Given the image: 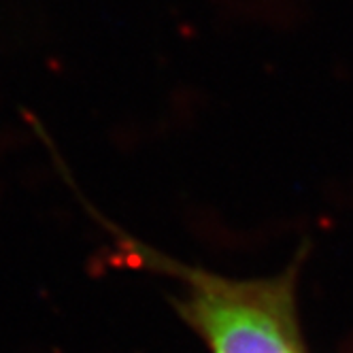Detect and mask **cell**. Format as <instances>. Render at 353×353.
I'll use <instances>...</instances> for the list:
<instances>
[{"mask_svg": "<svg viewBox=\"0 0 353 353\" xmlns=\"http://www.w3.org/2000/svg\"><path fill=\"white\" fill-rule=\"evenodd\" d=\"M143 268L179 283L172 307L205 343L207 353H309L298 315V279L309 243L276 274L228 276L166 256L96 213Z\"/></svg>", "mask_w": 353, "mask_h": 353, "instance_id": "1", "label": "cell"}]
</instances>
